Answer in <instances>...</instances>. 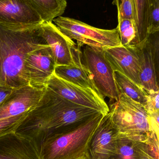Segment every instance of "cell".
Listing matches in <instances>:
<instances>
[{
    "label": "cell",
    "instance_id": "1",
    "mask_svg": "<svg viewBox=\"0 0 159 159\" xmlns=\"http://www.w3.org/2000/svg\"><path fill=\"white\" fill-rule=\"evenodd\" d=\"M99 113L70 102L46 86L39 104L28 112L15 133L32 140L40 149L51 135L78 125Z\"/></svg>",
    "mask_w": 159,
    "mask_h": 159
},
{
    "label": "cell",
    "instance_id": "2",
    "mask_svg": "<svg viewBox=\"0 0 159 159\" xmlns=\"http://www.w3.org/2000/svg\"><path fill=\"white\" fill-rule=\"evenodd\" d=\"M42 24H0V84L17 89L29 85L25 72L30 53L48 45L41 36Z\"/></svg>",
    "mask_w": 159,
    "mask_h": 159
},
{
    "label": "cell",
    "instance_id": "3",
    "mask_svg": "<svg viewBox=\"0 0 159 159\" xmlns=\"http://www.w3.org/2000/svg\"><path fill=\"white\" fill-rule=\"evenodd\" d=\"M104 115L99 113L83 122L51 135L43 142V159H80L87 156L90 140Z\"/></svg>",
    "mask_w": 159,
    "mask_h": 159
},
{
    "label": "cell",
    "instance_id": "4",
    "mask_svg": "<svg viewBox=\"0 0 159 159\" xmlns=\"http://www.w3.org/2000/svg\"><path fill=\"white\" fill-rule=\"evenodd\" d=\"M109 112L112 124L119 134L143 141L156 135L144 106L124 94L120 93L118 101L111 105Z\"/></svg>",
    "mask_w": 159,
    "mask_h": 159
},
{
    "label": "cell",
    "instance_id": "5",
    "mask_svg": "<svg viewBox=\"0 0 159 159\" xmlns=\"http://www.w3.org/2000/svg\"><path fill=\"white\" fill-rule=\"evenodd\" d=\"M53 22L64 35L72 40L77 41L80 46L85 45L105 49L121 45L117 28L101 29L62 16L54 19Z\"/></svg>",
    "mask_w": 159,
    "mask_h": 159
},
{
    "label": "cell",
    "instance_id": "6",
    "mask_svg": "<svg viewBox=\"0 0 159 159\" xmlns=\"http://www.w3.org/2000/svg\"><path fill=\"white\" fill-rule=\"evenodd\" d=\"M82 61L96 91L104 98L118 101L120 92L115 82L114 71L106 57L104 49L85 45Z\"/></svg>",
    "mask_w": 159,
    "mask_h": 159
},
{
    "label": "cell",
    "instance_id": "7",
    "mask_svg": "<svg viewBox=\"0 0 159 159\" xmlns=\"http://www.w3.org/2000/svg\"><path fill=\"white\" fill-rule=\"evenodd\" d=\"M47 87L58 95L76 105L96 111L104 116L109 107L98 92L72 84L58 78L54 73L48 81Z\"/></svg>",
    "mask_w": 159,
    "mask_h": 159
},
{
    "label": "cell",
    "instance_id": "8",
    "mask_svg": "<svg viewBox=\"0 0 159 159\" xmlns=\"http://www.w3.org/2000/svg\"><path fill=\"white\" fill-rule=\"evenodd\" d=\"M57 66L49 46L29 53L25 63V72L29 85L38 88L47 86Z\"/></svg>",
    "mask_w": 159,
    "mask_h": 159
},
{
    "label": "cell",
    "instance_id": "9",
    "mask_svg": "<svg viewBox=\"0 0 159 159\" xmlns=\"http://www.w3.org/2000/svg\"><path fill=\"white\" fill-rule=\"evenodd\" d=\"M45 87L28 85L15 89L0 105V120L30 111L39 104Z\"/></svg>",
    "mask_w": 159,
    "mask_h": 159
},
{
    "label": "cell",
    "instance_id": "10",
    "mask_svg": "<svg viewBox=\"0 0 159 159\" xmlns=\"http://www.w3.org/2000/svg\"><path fill=\"white\" fill-rule=\"evenodd\" d=\"M118 134L109 112L103 117L90 140L87 157L89 159H109L115 152Z\"/></svg>",
    "mask_w": 159,
    "mask_h": 159
},
{
    "label": "cell",
    "instance_id": "11",
    "mask_svg": "<svg viewBox=\"0 0 159 159\" xmlns=\"http://www.w3.org/2000/svg\"><path fill=\"white\" fill-rule=\"evenodd\" d=\"M159 140L156 135L143 141L119 133L115 152L109 159H159Z\"/></svg>",
    "mask_w": 159,
    "mask_h": 159
},
{
    "label": "cell",
    "instance_id": "12",
    "mask_svg": "<svg viewBox=\"0 0 159 159\" xmlns=\"http://www.w3.org/2000/svg\"><path fill=\"white\" fill-rule=\"evenodd\" d=\"M40 34L51 49L57 66L74 63V52L77 48L75 43L64 35L54 24H42Z\"/></svg>",
    "mask_w": 159,
    "mask_h": 159
},
{
    "label": "cell",
    "instance_id": "13",
    "mask_svg": "<svg viewBox=\"0 0 159 159\" xmlns=\"http://www.w3.org/2000/svg\"><path fill=\"white\" fill-rule=\"evenodd\" d=\"M139 60V81L147 94L159 91L156 70V47L150 37L144 41L133 45Z\"/></svg>",
    "mask_w": 159,
    "mask_h": 159
},
{
    "label": "cell",
    "instance_id": "14",
    "mask_svg": "<svg viewBox=\"0 0 159 159\" xmlns=\"http://www.w3.org/2000/svg\"><path fill=\"white\" fill-rule=\"evenodd\" d=\"M114 71H118L140 85L139 60L133 45H122L104 49Z\"/></svg>",
    "mask_w": 159,
    "mask_h": 159
},
{
    "label": "cell",
    "instance_id": "15",
    "mask_svg": "<svg viewBox=\"0 0 159 159\" xmlns=\"http://www.w3.org/2000/svg\"><path fill=\"white\" fill-rule=\"evenodd\" d=\"M0 159H43L32 140L16 133L0 136Z\"/></svg>",
    "mask_w": 159,
    "mask_h": 159
},
{
    "label": "cell",
    "instance_id": "16",
    "mask_svg": "<svg viewBox=\"0 0 159 159\" xmlns=\"http://www.w3.org/2000/svg\"><path fill=\"white\" fill-rule=\"evenodd\" d=\"M42 23L28 0H0V24Z\"/></svg>",
    "mask_w": 159,
    "mask_h": 159
},
{
    "label": "cell",
    "instance_id": "17",
    "mask_svg": "<svg viewBox=\"0 0 159 159\" xmlns=\"http://www.w3.org/2000/svg\"><path fill=\"white\" fill-rule=\"evenodd\" d=\"M74 57L75 62L73 64L56 66L54 74L58 78L72 84L96 91L89 72L83 63L82 52L79 48L75 50Z\"/></svg>",
    "mask_w": 159,
    "mask_h": 159
},
{
    "label": "cell",
    "instance_id": "18",
    "mask_svg": "<svg viewBox=\"0 0 159 159\" xmlns=\"http://www.w3.org/2000/svg\"><path fill=\"white\" fill-rule=\"evenodd\" d=\"M36 11L42 24L52 23L54 19L61 16L66 8L65 0H28Z\"/></svg>",
    "mask_w": 159,
    "mask_h": 159
},
{
    "label": "cell",
    "instance_id": "19",
    "mask_svg": "<svg viewBox=\"0 0 159 159\" xmlns=\"http://www.w3.org/2000/svg\"><path fill=\"white\" fill-rule=\"evenodd\" d=\"M133 20L136 34L135 45L149 38L148 35V0H133Z\"/></svg>",
    "mask_w": 159,
    "mask_h": 159
},
{
    "label": "cell",
    "instance_id": "20",
    "mask_svg": "<svg viewBox=\"0 0 159 159\" xmlns=\"http://www.w3.org/2000/svg\"><path fill=\"white\" fill-rule=\"evenodd\" d=\"M115 82L120 93H123L137 103L145 106L147 93L144 89L118 71H114Z\"/></svg>",
    "mask_w": 159,
    "mask_h": 159
},
{
    "label": "cell",
    "instance_id": "21",
    "mask_svg": "<svg viewBox=\"0 0 159 159\" xmlns=\"http://www.w3.org/2000/svg\"><path fill=\"white\" fill-rule=\"evenodd\" d=\"M121 44L123 46L134 45L136 34L133 20H122L118 21L117 27Z\"/></svg>",
    "mask_w": 159,
    "mask_h": 159
},
{
    "label": "cell",
    "instance_id": "22",
    "mask_svg": "<svg viewBox=\"0 0 159 159\" xmlns=\"http://www.w3.org/2000/svg\"><path fill=\"white\" fill-rule=\"evenodd\" d=\"M148 35L158 32L159 30V0H148Z\"/></svg>",
    "mask_w": 159,
    "mask_h": 159
},
{
    "label": "cell",
    "instance_id": "23",
    "mask_svg": "<svg viewBox=\"0 0 159 159\" xmlns=\"http://www.w3.org/2000/svg\"><path fill=\"white\" fill-rule=\"evenodd\" d=\"M28 112L0 120V136L15 132L20 124L27 116Z\"/></svg>",
    "mask_w": 159,
    "mask_h": 159
},
{
    "label": "cell",
    "instance_id": "24",
    "mask_svg": "<svg viewBox=\"0 0 159 159\" xmlns=\"http://www.w3.org/2000/svg\"><path fill=\"white\" fill-rule=\"evenodd\" d=\"M118 10V21L133 19V0H117L113 2Z\"/></svg>",
    "mask_w": 159,
    "mask_h": 159
},
{
    "label": "cell",
    "instance_id": "25",
    "mask_svg": "<svg viewBox=\"0 0 159 159\" xmlns=\"http://www.w3.org/2000/svg\"><path fill=\"white\" fill-rule=\"evenodd\" d=\"M144 107L148 114L159 112V91L148 94Z\"/></svg>",
    "mask_w": 159,
    "mask_h": 159
},
{
    "label": "cell",
    "instance_id": "26",
    "mask_svg": "<svg viewBox=\"0 0 159 159\" xmlns=\"http://www.w3.org/2000/svg\"><path fill=\"white\" fill-rule=\"evenodd\" d=\"M15 89L0 84V105L11 94Z\"/></svg>",
    "mask_w": 159,
    "mask_h": 159
},
{
    "label": "cell",
    "instance_id": "27",
    "mask_svg": "<svg viewBox=\"0 0 159 159\" xmlns=\"http://www.w3.org/2000/svg\"><path fill=\"white\" fill-rule=\"evenodd\" d=\"M80 159H89V158H88V157H87V156H84V157H83V158H80Z\"/></svg>",
    "mask_w": 159,
    "mask_h": 159
}]
</instances>
